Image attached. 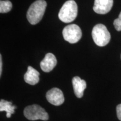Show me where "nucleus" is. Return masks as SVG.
Returning <instances> with one entry per match:
<instances>
[{
  "instance_id": "0eeeda50",
  "label": "nucleus",
  "mask_w": 121,
  "mask_h": 121,
  "mask_svg": "<svg viewBox=\"0 0 121 121\" xmlns=\"http://www.w3.org/2000/svg\"><path fill=\"white\" fill-rule=\"evenodd\" d=\"M113 0H95L93 10L99 14H106L112 9Z\"/></svg>"
},
{
  "instance_id": "423d86ee",
  "label": "nucleus",
  "mask_w": 121,
  "mask_h": 121,
  "mask_svg": "<svg viewBox=\"0 0 121 121\" xmlns=\"http://www.w3.org/2000/svg\"><path fill=\"white\" fill-rule=\"evenodd\" d=\"M46 98L49 103L56 106L61 105L65 101L62 91L56 87L48 91L46 94Z\"/></svg>"
},
{
  "instance_id": "20e7f679",
  "label": "nucleus",
  "mask_w": 121,
  "mask_h": 121,
  "mask_svg": "<svg viewBox=\"0 0 121 121\" xmlns=\"http://www.w3.org/2000/svg\"><path fill=\"white\" fill-rule=\"evenodd\" d=\"M25 117L30 121L41 119L47 121L49 118L48 113L40 106L37 104L26 107L24 111Z\"/></svg>"
},
{
  "instance_id": "39448f33",
  "label": "nucleus",
  "mask_w": 121,
  "mask_h": 121,
  "mask_svg": "<svg viewBox=\"0 0 121 121\" xmlns=\"http://www.w3.org/2000/svg\"><path fill=\"white\" fill-rule=\"evenodd\" d=\"M63 38L69 43L74 44L78 42L82 37V31L78 25L71 24L63 29L62 31Z\"/></svg>"
},
{
  "instance_id": "4468645a",
  "label": "nucleus",
  "mask_w": 121,
  "mask_h": 121,
  "mask_svg": "<svg viewBox=\"0 0 121 121\" xmlns=\"http://www.w3.org/2000/svg\"><path fill=\"white\" fill-rule=\"evenodd\" d=\"M116 110H117V115L118 118L119 120L121 121V104H119V105L117 106Z\"/></svg>"
},
{
  "instance_id": "9b49d317",
  "label": "nucleus",
  "mask_w": 121,
  "mask_h": 121,
  "mask_svg": "<svg viewBox=\"0 0 121 121\" xmlns=\"http://www.w3.org/2000/svg\"><path fill=\"white\" fill-rule=\"evenodd\" d=\"M16 107L13 105L12 103L1 99L0 101V111L6 112L7 118H10L12 114L15 113V109Z\"/></svg>"
},
{
  "instance_id": "9d476101",
  "label": "nucleus",
  "mask_w": 121,
  "mask_h": 121,
  "mask_svg": "<svg viewBox=\"0 0 121 121\" xmlns=\"http://www.w3.org/2000/svg\"><path fill=\"white\" fill-rule=\"evenodd\" d=\"M24 80L31 85L37 84L39 81V72L31 66H29L28 70L24 75Z\"/></svg>"
},
{
  "instance_id": "ddd939ff",
  "label": "nucleus",
  "mask_w": 121,
  "mask_h": 121,
  "mask_svg": "<svg viewBox=\"0 0 121 121\" xmlns=\"http://www.w3.org/2000/svg\"><path fill=\"white\" fill-rule=\"evenodd\" d=\"M113 25H114L115 29L117 31H121V12L119 13L118 17L114 20V22H113Z\"/></svg>"
},
{
  "instance_id": "f257e3e1",
  "label": "nucleus",
  "mask_w": 121,
  "mask_h": 121,
  "mask_svg": "<svg viewBox=\"0 0 121 121\" xmlns=\"http://www.w3.org/2000/svg\"><path fill=\"white\" fill-rule=\"evenodd\" d=\"M47 7L44 0H37L30 5L27 12L28 22L32 25H35L41 20Z\"/></svg>"
},
{
  "instance_id": "6e6552de",
  "label": "nucleus",
  "mask_w": 121,
  "mask_h": 121,
  "mask_svg": "<svg viewBox=\"0 0 121 121\" xmlns=\"http://www.w3.org/2000/svg\"><path fill=\"white\" fill-rule=\"evenodd\" d=\"M57 63V59L55 56L51 53H48L45 54L44 58L40 62V68L44 72H49L55 67Z\"/></svg>"
},
{
  "instance_id": "1a4fd4ad",
  "label": "nucleus",
  "mask_w": 121,
  "mask_h": 121,
  "mask_svg": "<svg viewBox=\"0 0 121 121\" xmlns=\"http://www.w3.org/2000/svg\"><path fill=\"white\" fill-rule=\"evenodd\" d=\"M72 85L76 96L78 98L82 97L85 89L86 87V81L80 77L75 76L72 79Z\"/></svg>"
},
{
  "instance_id": "2eb2a0df",
  "label": "nucleus",
  "mask_w": 121,
  "mask_h": 121,
  "mask_svg": "<svg viewBox=\"0 0 121 121\" xmlns=\"http://www.w3.org/2000/svg\"><path fill=\"white\" fill-rule=\"evenodd\" d=\"M2 71V55L0 54V76H1Z\"/></svg>"
},
{
  "instance_id": "f03ea898",
  "label": "nucleus",
  "mask_w": 121,
  "mask_h": 121,
  "mask_svg": "<svg viewBox=\"0 0 121 121\" xmlns=\"http://www.w3.org/2000/svg\"><path fill=\"white\" fill-rule=\"evenodd\" d=\"M78 7L73 0H69L63 4L58 13L60 21L65 23H69L74 21L77 17Z\"/></svg>"
},
{
  "instance_id": "f8f14e48",
  "label": "nucleus",
  "mask_w": 121,
  "mask_h": 121,
  "mask_svg": "<svg viewBox=\"0 0 121 121\" xmlns=\"http://www.w3.org/2000/svg\"><path fill=\"white\" fill-rule=\"evenodd\" d=\"M12 5L11 2L8 0L6 1H0V13H7L11 10Z\"/></svg>"
},
{
  "instance_id": "7ed1b4c3",
  "label": "nucleus",
  "mask_w": 121,
  "mask_h": 121,
  "mask_svg": "<svg viewBox=\"0 0 121 121\" xmlns=\"http://www.w3.org/2000/svg\"><path fill=\"white\" fill-rule=\"evenodd\" d=\"M92 37L96 45L99 47H104L110 42L111 36L107 27L103 24H99L93 28Z\"/></svg>"
},
{
  "instance_id": "dca6fc26",
  "label": "nucleus",
  "mask_w": 121,
  "mask_h": 121,
  "mask_svg": "<svg viewBox=\"0 0 121 121\" xmlns=\"http://www.w3.org/2000/svg\"></svg>"
}]
</instances>
